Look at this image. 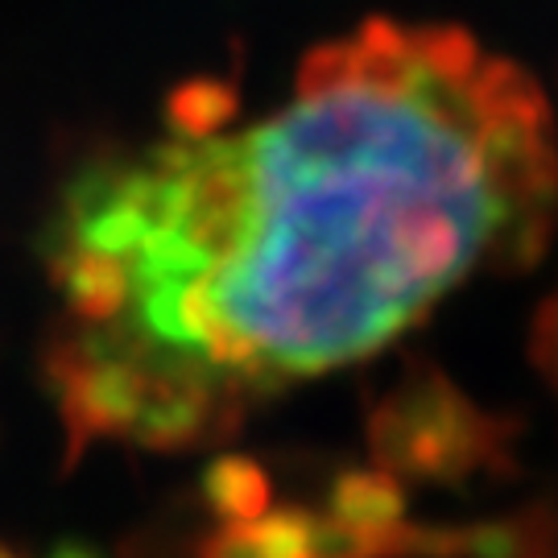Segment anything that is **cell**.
I'll list each match as a JSON object with an SVG mask.
<instances>
[{"label":"cell","mask_w":558,"mask_h":558,"mask_svg":"<svg viewBox=\"0 0 558 558\" xmlns=\"http://www.w3.org/2000/svg\"><path fill=\"white\" fill-rule=\"evenodd\" d=\"M558 220L538 80L439 21L368 17L265 112L199 83L50 220V385L75 447L186 451L360 364Z\"/></svg>","instance_id":"1"},{"label":"cell","mask_w":558,"mask_h":558,"mask_svg":"<svg viewBox=\"0 0 558 558\" xmlns=\"http://www.w3.org/2000/svg\"><path fill=\"white\" fill-rule=\"evenodd\" d=\"M538 364H542V377L550 380L558 398V290L546 299L538 315Z\"/></svg>","instance_id":"2"},{"label":"cell","mask_w":558,"mask_h":558,"mask_svg":"<svg viewBox=\"0 0 558 558\" xmlns=\"http://www.w3.org/2000/svg\"><path fill=\"white\" fill-rule=\"evenodd\" d=\"M0 558H25L21 550H9V546H0Z\"/></svg>","instance_id":"3"}]
</instances>
